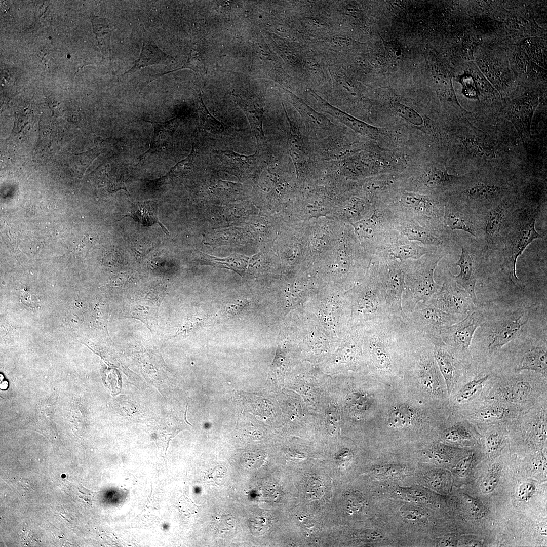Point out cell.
<instances>
[{
    "label": "cell",
    "mask_w": 547,
    "mask_h": 547,
    "mask_svg": "<svg viewBox=\"0 0 547 547\" xmlns=\"http://www.w3.org/2000/svg\"><path fill=\"white\" fill-rule=\"evenodd\" d=\"M203 261L211 265L230 269L242 276L244 273L249 261V258L239 254L220 258L201 253Z\"/></svg>",
    "instance_id": "25"
},
{
    "label": "cell",
    "mask_w": 547,
    "mask_h": 547,
    "mask_svg": "<svg viewBox=\"0 0 547 547\" xmlns=\"http://www.w3.org/2000/svg\"><path fill=\"white\" fill-rule=\"evenodd\" d=\"M386 206L395 215L409 219L447 239L448 234L443 223L444 201L440 196L401 192Z\"/></svg>",
    "instance_id": "4"
},
{
    "label": "cell",
    "mask_w": 547,
    "mask_h": 547,
    "mask_svg": "<svg viewBox=\"0 0 547 547\" xmlns=\"http://www.w3.org/2000/svg\"><path fill=\"white\" fill-rule=\"evenodd\" d=\"M239 103L248 119L253 136L257 142H260L265 137L262 128V110L255 106L254 108L252 109L250 105L244 101Z\"/></svg>",
    "instance_id": "29"
},
{
    "label": "cell",
    "mask_w": 547,
    "mask_h": 547,
    "mask_svg": "<svg viewBox=\"0 0 547 547\" xmlns=\"http://www.w3.org/2000/svg\"><path fill=\"white\" fill-rule=\"evenodd\" d=\"M444 250L438 249L417 259L400 261L404 275L402 304L406 315L412 312L418 302L428 301L440 289L434 275L439 262L446 254Z\"/></svg>",
    "instance_id": "3"
},
{
    "label": "cell",
    "mask_w": 547,
    "mask_h": 547,
    "mask_svg": "<svg viewBox=\"0 0 547 547\" xmlns=\"http://www.w3.org/2000/svg\"><path fill=\"white\" fill-rule=\"evenodd\" d=\"M502 442L501 435L494 433L490 434L486 440V449L488 453L495 452L499 447Z\"/></svg>",
    "instance_id": "41"
},
{
    "label": "cell",
    "mask_w": 547,
    "mask_h": 547,
    "mask_svg": "<svg viewBox=\"0 0 547 547\" xmlns=\"http://www.w3.org/2000/svg\"><path fill=\"white\" fill-rule=\"evenodd\" d=\"M489 375L476 377L464 385L457 393L455 400L459 404L464 403L470 400L482 388L484 384L489 378Z\"/></svg>",
    "instance_id": "32"
},
{
    "label": "cell",
    "mask_w": 547,
    "mask_h": 547,
    "mask_svg": "<svg viewBox=\"0 0 547 547\" xmlns=\"http://www.w3.org/2000/svg\"><path fill=\"white\" fill-rule=\"evenodd\" d=\"M7 383L6 382V381H4V382H3L2 384V383L1 384V388L3 389H6V387H7Z\"/></svg>",
    "instance_id": "47"
},
{
    "label": "cell",
    "mask_w": 547,
    "mask_h": 547,
    "mask_svg": "<svg viewBox=\"0 0 547 547\" xmlns=\"http://www.w3.org/2000/svg\"><path fill=\"white\" fill-rule=\"evenodd\" d=\"M473 458V455L472 454L460 460L455 467L456 474L459 477H465L471 466Z\"/></svg>",
    "instance_id": "43"
},
{
    "label": "cell",
    "mask_w": 547,
    "mask_h": 547,
    "mask_svg": "<svg viewBox=\"0 0 547 547\" xmlns=\"http://www.w3.org/2000/svg\"><path fill=\"white\" fill-rule=\"evenodd\" d=\"M197 105L201 128L213 134L222 133L224 130L223 124L209 112L202 100L200 93L199 95Z\"/></svg>",
    "instance_id": "30"
},
{
    "label": "cell",
    "mask_w": 547,
    "mask_h": 547,
    "mask_svg": "<svg viewBox=\"0 0 547 547\" xmlns=\"http://www.w3.org/2000/svg\"><path fill=\"white\" fill-rule=\"evenodd\" d=\"M441 249L421 246L410 241L394 228L380 244L374 254L375 260H397L400 262L417 259L435 250Z\"/></svg>",
    "instance_id": "9"
},
{
    "label": "cell",
    "mask_w": 547,
    "mask_h": 547,
    "mask_svg": "<svg viewBox=\"0 0 547 547\" xmlns=\"http://www.w3.org/2000/svg\"><path fill=\"white\" fill-rule=\"evenodd\" d=\"M221 166L231 171L243 174H251L259 166L257 153L245 155L231 150H214Z\"/></svg>",
    "instance_id": "18"
},
{
    "label": "cell",
    "mask_w": 547,
    "mask_h": 547,
    "mask_svg": "<svg viewBox=\"0 0 547 547\" xmlns=\"http://www.w3.org/2000/svg\"><path fill=\"white\" fill-rule=\"evenodd\" d=\"M173 59L171 56L161 50L151 38H148L143 41L140 55L134 64L124 75L133 73L147 66L165 64Z\"/></svg>",
    "instance_id": "19"
},
{
    "label": "cell",
    "mask_w": 547,
    "mask_h": 547,
    "mask_svg": "<svg viewBox=\"0 0 547 547\" xmlns=\"http://www.w3.org/2000/svg\"><path fill=\"white\" fill-rule=\"evenodd\" d=\"M400 511L402 516L408 520L411 521H419L423 520L426 516L422 511L417 509L403 507Z\"/></svg>",
    "instance_id": "42"
},
{
    "label": "cell",
    "mask_w": 547,
    "mask_h": 547,
    "mask_svg": "<svg viewBox=\"0 0 547 547\" xmlns=\"http://www.w3.org/2000/svg\"><path fill=\"white\" fill-rule=\"evenodd\" d=\"M531 390V386L527 381H512L502 388L501 396L509 403H520L529 397Z\"/></svg>",
    "instance_id": "27"
},
{
    "label": "cell",
    "mask_w": 547,
    "mask_h": 547,
    "mask_svg": "<svg viewBox=\"0 0 547 547\" xmlns=\"http://www.w3.org/2000/svg\"><path fill=\"white\" fill-rule=\"evenodd\" d=\"M162 296L145 295L133 301L130 305L129 314L139 319L148 327H152L157 321V314Z\"/></svg>",
    "instance_id": "20"
},
{
    "label": "cell",
    "mask_w": 547,
    "mask_h": 547,
    "mask_svg": "<svg viewBox=\"0 0 547 547\" xmlns=\"http://www.w3.org/2000/svg\"><path fill=\"white\" fill-rule=\"evenodd\" d=\"M416 418L414 410L407 405H399L390 412L387 424L393 428H402L411 425Z\"/></svg>",
    "instance_id": "28"
},
{
    "label": "cell",
    "mask_w": 547,
    "mask_h": 547,
    "mask_svg": "<svg viewBox=\"0 0 547 547\" xmlns=\"http://www.w3.org/2000/svg\"><path fill=\"white\" fill-rule=\"evenodd\" d=\"M329 111V113L358 133L374 139H377L380 135L381 132L378 128L366 124L336 109L330 108Z\"/></svg>",
    "instance_id": "26"
},
{
    "label": "cell",
    "mask_w": 547,
    "mask_h": 547,
    "mask_svg": "<svg viewBox=\"0 0 547 547\" xmlns=\"http://www.w3.org/2000/svg\"><path fill=\"white\" fill-rule=\"evenodd\" d=\"M306 485L307 493L311 498H318L322 494V485L319 480L312 478L307 481Z\"/></svg>",
    "instance_id": "38"
},
{
    "label": "cell",
    "mask_w": 547,
    "mask_h": 547,
    "mask_svg": "<svg viewBox=\"0 0 547 547\" xmlns=\"http://www.w3.org/2000/svg\"><path fill=\"white\" fill-rule=\"evenodd\" d=\"M444 212L443 223L445 230H462L477 237V228L465 211L464 206L450 198H443Z\"/></svg>",
    "instance_id": "15"
},
{
    "label": "cell",
    "mask_w": 547,
    "mask_h": 547,
    "mask_svg": "<svg viewBox=\"0 0 547 547\" xmlns=\"http://www.w3.org/2000/svg\"><path fill=\"white\" fill-rule=\"evenodd\" d=\"M374 261L390 316L407 319L402 304L405 281L400 262L397 260Z\"/></svg>",
    "instance_id": "7"
},
{
    "label": "cell",
    "mask_w": 547,
    "mask_h": 547,
    "mask_svg": "<svg viewBox=\"0 0 547 547\" xmlns=\"http://www.w3.org/2000/svg\"><path fill=\"white\" fill-rule=\"evenodd\" d=\"M446 440L451 442H458L468 440L471 434L468 430L462 425H455L446 431L444 435Z\"/></svg>",
    "instance_id": "36"
},
{
    "label": "cell",
    "mask_w": 547,
    "mask_h": 547,
    "mask_svg": "<svg viewBox=\"0 0 547 547\" xmlns=\"http://www.w3.org/2000/svg\"><path fill=\"white\" fill-rule=\"evenodd\" d=\"M466 175L450 174L446 169L433 166L427 169L411 183L413 192L428 193L427 195L440 196L441 192L450 191L459 185Z\"/></svg>",
    "instance_id": "11"
},
{
    "label": "cell",
    "mask_w": 547,
    "mask_h": 547,
    "mask_svg": "<svg viewBox=\"0 0 547 547\" xmlns=\"http://www.w3.org/2000/svg\"><path fill=\"white\" fill-rule=\"evenodd\" d=\"M455 265L460 268L459 274L454 276L451 273L454 281L460 285L468 294L474 304L477 303L475 286L477 280L476 263L472 253L467 248L461 247L459 259Z\"/></svg>",
    "instance_id": "16"
},
{
    "label": "cell",
    "mask_w": 547,
    "mask_h": 547,
    "mask_svg": "<svg viewBox=\"0 0 547 547\" xmlns=\"http://www.w3.org/2000/svg\"><path fill=\"white\" fill-rule=\"evenodd\" d=\"M501 471V466L498 463H494L490 467L480 485L482 493H490L495 489L500 478Z\"/></svg>",
    "instance_id": "33"
},
{
    "label": "cell",
    "mask_w": 547,
    "mask_h": 547,
    "mask_svg": "<svg viewBox=\"0 0 547 547\" xmlns=\"http://www.w3.org/2000/svg\"><path fill=\"white\" fill-rule=\"evenodd\" d=\"M517 319H507L500 322L495 327L488 346L490 352L497 351L514 340L521 331L523 324Z\"/></svg>",
    "instance_id": "21"
},
{
    "label": "cell",
    "mask_w": 547,
    "mask_h": 547,
    "mask_svg": "<svg viewBox=\"0 0 547 547\" xmlns=\"http://www.w3.org/2000/svg\"><path fill=\"white\" fill-rule=\"evenodd\" d=\"M426 303L446 312L461 316L467 314L474 304L467 292L452 279L450 271L440 289Z\"/></svg>",
    "instance_id": "10"
},
{
    "label": "cell",
    "mask_w": 547,
    "mask_h": 547,
    "mask_svg": "<svg viewBox=\"0 0 547 547\" xmlns=\"http://www.w3.org/2000/svg\"><path fill=\"white\" fill-rule=\"evenodd\" d=\"M456 126L454 144L463 175L495 173L520 176L524 173L525 146L510 122L464 118Z\"/></svg>",
    "instance_id": "1"
},
{
    "label": "cell",
    "mask_w": 547,
    "mask_h": 547,
    "mask_svg": "<svg viewBox=\"0 0 547 547\" xmlns=\"http://www.w3.org/2000/svg\"><path fill=\"white\" fill-rule=\"evenodd\" d=\"M547 355L546 349L535 347L527 350L524 354L517 371L532 370L546 374Z\"/></svg>",
    "instance_id": "24"
},
{
    "label": "cell",
    "mask_w": 547,
    "mask_h": 547,
    "mask_svg": "<svg viewBox=\"0 0 547 547\" xmlns=\"http://www.w3.org/2000/svg\"><path fill=\"white\" fill-rule=\"evenodd\" d=\"M466 315L462 320L441 330L439 336L445 344L462 349L469 347L480 322L475 312L469 311Z\"/></svg>",
    "instance_id": "12"
},
{
    "label": "cell",
    "mask_w": 547,
    "mask_h": 547,
    "mask_svg": "<svg viewBox=\"0 0 547 547\" xmlns=\"http://www.w3.org/2000/svg\"><path fill=\"white\" fill-rule=\"evenodd\" d=\"M407 315L408 324L429 338L439 336L441 330L460 321L459 315L446 312L426 302H418Z\"/></svg>",
    "instance_id": "8"
},
{
    "label": "cell",
    "mask_w": 547,
    "mask_h": 547,
    "mask_svg": "<svg viewBox=\"0 0 547 547\" xmlns=\"http://www.w3.org/2000/svg\"><path fill=\"white\" fill-rule=\"evenodd\" d=\"M465 180L449 191V197L463 205L489 206L514 197L518 188L516 176L495 173L466 175Z\"/></svg>",
    "instance_id": "2"
},
{
    "label": "cell",
    "mask_w": 547,
    "mask_h": 547,
    "mask_svg": "<svg viewBox=\"0 0 547 547\" xmlns=\"http://www.w3.org/2000/svg\"><path fill=\"white\" fill-rule=\"evenodd\" d=\"M511 199L488 209L484 220V231L488 243H494L504 226L507 214L506 203Z\"/></svg>",
    "instance_id": "22"
},
{
    "label": "cell",
    "mask_w": 547,
    "mask_h": 547,
    "mask_svg": "<svg viewBox=\"0 0 547 547\" xmlns=\"http://www.w3.org/2000/svg\"><path fill=\"white\" fill-rule=\"evenodd\" d=\"M434 345V356L450 394L461 368L460 363L439 336L428 338Z\"/></svg>",
    "instance_id": "14"
},
{
    "label": "cell",
    "mask_w": 547,
    "mask_h": 547,
    "mask_svg": "<svg viewBox=\"0 0 547 547\" xmlns=\"http://www.w3.org/2000/svg\"><path fill=\"white\" fill-rule=\"evenodd\" d=\"M403 472V467L399 466H389L376 470L375 473L382 476H395Z\"/></svg>",
    "instance_id": "45"
},
{
    "label": "cell",
    "mask_w": 547,
    "mask_h": 547,
    "mask_svg": "<svg viewBox=\"0 0 547 547\" xmlns=\"http://www.w3.org/2000/svg\"><path fill=\"white\" fill-rule=\"evenodd\" d=\"M92 24L98 45L101 51L106 53L109 47V42L112 31V27L104 19L95 18Z\"/></svg>",
    "instance_id": "31"
},
{
    "label": "cell",
    "mask_w": 547,
    "mask_h": 547,
    "mask_svg": "<svg viewBox=\"0 0 547 547\" xmlns=\"http://www.w3.org/2000/svg\"><path fill=\"white\" fill-rule=\"evenodd\" d=\"M540 205L522 209L515 216L505 239V255L503 266L512 282L517 285L519 279L516 275L517 259L534 240L542 238L535 228Z\"/></svg>",
    "instance_id": "5"
},
{
    "label": "cell",
    "mask_w": 547,
    "mask_h": 547,
    "mask_svg": "<svg viewBox=\"0 0 547 547\" xmlns=\"http://www.w3.org/2000/svg\"><path fill=\"white\" fill-rule=\"evenodd\" d=\"M131 216L136 221L144 226H149L155 223H158L164 232L169 235L167 229L158 220V207L155 202L147 201L134 203L132 207Z\"/></svg>",
    "instance_id": "23"
},
{
    "label": "cell",
    "mask_w": 547,
    "mask_h": 547,
    "mask_svg": "<svg viewBox=\"0 0 547 547\" xmlns=\"http://www.w3.org/2000/svg\"><path fill=\"white\" fill-rule=\"evenodd\" d=\"M248 304L246 299H238L230 303L226 308V312L228 316L238 314Z\"/></svg>",
    "instance_id": "44"
},
{
    "label": "cell",
    "mask_w": 547,
    "mask_h": 547,
    "mask_svg": "<svg viewBox=\"0 0 547 547\" xmlns=\"http://www.w3.org/2000/svg\"><path fill=\"white\" fill-rule=\"evenodd\" d=\"M394 215V228L409 240L420 242L427 247L444 249L447 240L409 219Z\"/></svg>",
    "instance_id": "13"
},
{
    "label": "cell",
    "mask_w": 547,
    "mask_h": 547,
    "mask_svg": "<svg viewBox=\"0 0 547 547\" xmlns=\"http://www.w3.org/2000/svg\"><path fill=\"white\" fill-rule=\"evenodd\" d=\"M151 123L154 129V135L150 147L141 157L146 154L164 155L173 147L174 134L179 125L177 118L164 122Z\"/></svg>",
    "instance_id": "17"
},
{
    "label": "cell",
    "mask_w": 547,
    "mask_h": 547,
    "mask_svg": "<svg viewBox=\"0 0 547 547\" xmlns=\"http://www.w3.org/2000/svg\"><path fill=\"white\" fill-rule=\"evenodd\" d=\"M392 108L397 114L413 125L420 126L423 124V121L421 116L407 105L395 102L392 104Z\"/></svg>",
    "instance_id": "34"
},
{
    "label": "cell",
    "mask_w": 547,
    "mask_h": 547,
    "mask_svg": "<svg viewBox=\"0 0 547 547\" xmlns=\"http://www.w3.org/2000/svg\"><path fill=\"white\" fill-rule=\"evenodd\" d=\"M534 485L530 482H525L521 484L517 490V496L521 501H527L530 499L534 491Z\"/></svg>",
    "instance_id": "40"
},
{
    "label": "cell",
    "mask_w": 547,
    "mask_h": 547,
    "mask_svg": "<svg viewBox=\"0 0 547 547\" xmlns=\"http://www.w3.org/2000/svg\"><path fill=\"white\" fill-rule=\"evenodd\" d=\"M506 412V409L501 406L490 405L480 409L477 413V416L483 421L497 420L502 419Z\"/></svg>",
    "instance_id": "35"
},
{
    "label": "cell",
    "mask_w": 547,
    "mask_h": 547,
    "mask_svg": "<svg viewBox=\"0 0 547 547\" xmlns=\"http://www.w3.org/2000/svg\"><path fill=\"white\" fill-rule=\"evenodd\" d=\"M195 152L194 147H192L190 153L185 159L178 162L170 170L169 174H179L190 171L193 166Z\"/></svg>",
    "instance_id": "37"
},
{
    "label": "cell",
    "mask_w": 547,
    "mask_h": 547,
    "mask_svg": "<svg viewBox=\"0 0 547 547\" xmlns=\"http://www.w3.org/2000/svg\"><path fill=\"white\" fill-rule=\"evenodd\" d=\"M346 507L347 510L352 512H357L360 510L363 505L364 500L361 496L357 495V493H352L346 498Z\"/></svg>",
    "instance_id": "39"
},
{
    "label": "cell",
    "mask_w": 547,
    "mask_h": 547,
    "mask_svg": "<svg viewBox=\"0 0 547 547\" xmlns=\"http://www.w3.org/2000/svg\"><path fill=\"white\" fill-rule=\"evenodd\" d=\"M406 494H408L410 497H418L419 498H422V499L425 496L423 491H419V490H406L404 491Z\"/></svg>",
    "instance_id": "46"
},
{
    "label": "cell",
    "mask_w": 547,
    "mask_h": 547,
    "mask_svg": "<svg viewBox=\"0 0 547 547\" xmlns=\"http://www.w3.org/2000/svg\"><path fill=\"white\" fill-rule=\"evenodd\" d=\"M352 303L354 319L360 325L391 317L375 261L366 280L353 292Z\"/></svg>",
    "instance_id": "6"
}]
</instances>
